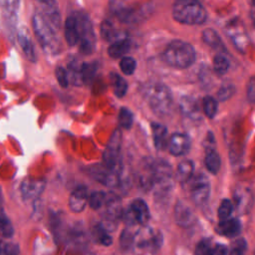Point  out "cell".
Wrapping results in <instances>:
<instances>
[{"instance_id": "obj_1", "label": "cell", "mask_w": 255, "mask_h": 255, "mask_svg": "<svg viewBox=\"0 0 255 255\" xmlns=\"http://www.w3.org/2000/svg\"><path fill=\"white\" fill-rule=\"evenodd\" d=\"M32 25L36 38L43 50L49 55H57L61 50V45L55 32V28L51 23L42 15V13L36 12L32 17Z\"/></svg>"}, {"instance_id": "obj_2", "label": "cell", "mask_w": 255, "mask_h": 255, "mask_svg": "<svg viewBox=\"0 0 255 255\" xmlns=\"http://www.w3.org/2000/svg\"><path fill=\"white\" fill-rule=\"evenodd\" d=\"M196 58L194 48L181 40L171 41L163 52V60L171 67L184 69L191 66Z\"/></svg>"}, {"instance_id": "obj_3", "label": "cell", "mask_w": 255, "mask_h": 255, "mask_svg": "<svg viewBox=\"0 0 255 255\" xmlns=\"http://www.w3.org/2000/svg\"><path fill=\"white\" fill-rule=\"evenodd\" d=\"M172 16L179 23L199 25L205 22L207 13L197 0H176L172 6Z\"/></svg>"}, {"instance_id": "obj_4", "label": "cell", "mask_w": 255, "mask_h": 255, "mask_svg": "<svg viewBox=\"0 0 255 255\" xmlns=\"http://www.w3.org/2000/svg\"><path fill=\"white\" fill-rule=\"evenodd\" d=\"M162 235L158 230L143 226L134 233L132 249L137 255L155 254L162 245Z\"/></svg>"}, {"instance_id": "obj_5", "label": "cell", "mask_w": 255, "mask_h": 255, "mask_svg": "<svg viewBox=\"0 0 255 255\" xmlns=\"http://www.w3.org/2000/svg\"><path fill=\"white\" fill-rule=\"evenodd\" d=\"M146 101L150 109L159 116L168 115L171 112L173 99L171 91L162 84H155L146 89Z\"/></svg>"}, {"instance_id": "obj_6", "label": "cell", "mask_w": 255, "mask_h": 255, "mask_svg": "<svg viewBox=\"0 0 255 255\" xmlns=\"http://www.w3.org/2000/svg\"><path fill=\"white\" fill-rule=\"evenodd\" d=\"M153 173V186L158 196H164L172 187L171 166L162 159L151 161Z\"/></svg>"}, {"instance_id": "obj_7", "label": "cell", "mask_w": 255, "mask_h": 255, "mask_svg": "<svg viewBox=\"0 0 255 255\" xmlns=\"http://www.w3.org/2000/svg\"><path fill=\"white\" fill-rule=\"evenodd\" d=\"M79 33V47L84 54H91L96 47V35L89 17L82 12L75 15Z\"/></svg>"}, {"instance_id": "obj_8", "label": "cell", "mask_w": 255, "mask_h": 255, "mask_svg": "<svg viewBox=\"0 0 255 255\" xmlns=\"http://www.w3.org/2000/svg\"><path fill=\"white\" fill-rule=\"evenodd\" d=\"M121 144L122 132L117 129L112 134L103 154L104 165L111 170H122Z\"/></svg>"}, {"instance_id": "obj_9", "label": "cell", "mask_w": 255, "mask_h": 255, "mask_svg": "<svg viewBox=\"0 0 255 255\" xmlns=\"http://www.w3.org/2000/svg\"><path fill=\"white\" fill-rule=\"evenodd\" d=\"M189 191L193 202L197 205L204 204L210 194V185L207 177L204 174L193 175L189 181Z\"/></svg>"}, {"instance_id": "obj_10", "label": "cell", "mask_w": 255, "mask_h": 255, "mask_svg": "<svg viewBox=\"0 0 255 255\" xmlns=\"http://www.w3.org/2000/svg\"><path fill=\"white\" fill-rule=\"evenodd\" d=\"M105 223L103 226L107 230H112L117 226L118 220L123 216V205L121 198L115 193H109L106 196Z\"/></svg>"}, {"instance_id": "obj_11", "label": "cell", "mask_w": 255, "mask_h": 255, "mask_svg": "<svg viewBox=\"0 0 255 255\" xmlns=\"http://www.w3.org/2000/svg\"><path fill=\"white\" fill-rule=\"evenodd\" d=\"M111 8L115 15L124 22L133 21L137 14V9L127 0H114L111 3Z\"/></svg>"}, {"instance_id": "obj_12", "label": "cell", "mask_w": 255, "mask_h": 255, "mask_svg": "<svg viewBox=\"0 0 255 255\" xmlns=\"http://www.w3.org/2000/svg\"><path fill=\"white\" fill-rule=\"evenodd\" d=\"M168 149L174 156H180L188 152L190 148V139L185 133L175 132L168 140Z\"/></svg>"}, {"instance_id": "obj_13", "label": "cell", "mask_w": 255, "mask_h": 255, "mask_svg": "<svg viewBox=\"0 0 255 255\" xmlns=\"http://www.w3.org/2000/svg\"><path fill=\"white\" fill-rule=\"evenodd\" d=\"M174 219L177 225L189 227L195 221V214L192 208L184 201H178L174 207Z\"/></svg>"}, {"instance_id": "obj_14", "label": "cell", "mask_w": 255, "mask_h": 255, "mask_svg": "<svg viewBox=\"0 0 255 255\" xmlns=\"http://www.w3.org/2000/svg\"><path fill=\"white\" fill-rule=\"evenodd\" d=\"M42 10V15L55 28H59L61 24V17L56 0H36Z\"/></svg>"}, {"instance_id": "obj_15", "label": "cell", "mask_w": 255, "mask_h": 255, "mask_svg": "<svg viewBox=\"0 0 255 255\" xmlns=\"http://www.w3.org/2000/svg\"><path fill=\"white\" fill-rule=\"evenodd\" d=\"M234 205L237 210L241 213L247 212L253 202V194L252 191L245 186H238L235 188L234 193Z\"/></svg>"}, {"instance_id": "obj_16", "label": "cell", "mask_w": 255, "mask_h": 255, "mask_svg": "<svg viewBox=\"0 0 255 255\" xmlns=\"http://www.w3.org/2000/svg\"><path fill=\"white\" fill-rule=\"evenodd\" d=\"M180 110L184 116L196 121L201 118V109L197 100L193 97L184 96L180 99L179 103Z\"/></svg>"}, {"instance_id": "obj_17", "label": "cell", "mask_w": 255, "mask_h": 255, "mask_svg": "<svg viewBox=\"0 0 255 255\" xmlns=\"http://www.w3.org/2000/svg\"><path fill=\"white\" fill-rule=\"evenodd\" d=\"M135 223L145 225L149 220V209L142 199H134L128 207Z\"/></svg>"}, {"instance_id": "obj_18", "label": "cell", "mask_w": 255, "mask_h": 255, "mask_svg": "<svg viewBox=\"0 0 255 255\" xmlns=\"http://www.w3.org/2000/svg\"><path fill=\"white\" fill-rule=\"evenodd\" d=\"M88 200H89V197H88L87 188L84 186H79L71 193V196L69 199V206L72 211L81 212L86 207Z\"/></svg>"}, {"instance_id": "obj_19", "label": "cell", "mask_w": 255, "mask_h": 255, "mask_svg": "<svg viewBox=\"0 0 255 255\" xmlns=\"http://www.w3.org/2000/svg\"><path fill=\"white\" fill-rule=\"evenodd\" d=\"M217 232L226 237H236L241 232L240 221L236 218H227L225 220H220Z\"/></svg>"}, {"instance_id": "obj_20", "label": "cell", "mask_w": 255, "mask_h": 255, "mask_svg": "<svg viewBox=\"0 0 255 255\" xmlns=\"http://www.w3.org/2000/svg\"><path fill=\"white\" fill-rule=\"evenodd\" d=\"M17 39H18V43H19L22 51L24 52L25 56L30 61L35 62L36 61V53H35V48L32 43V40L30 38L29 32L25 28L20 29L17 34Z\"/></svg>"}, {"instance_id": "obj_21", "label": "cell", "mask_w": 255, "mask_h": 255, "mask_svg": "<svg viewBox=\"0 0 255 255\" xmlns=\"http://www.w3.org/2000/svg\"><path fill=\"white\" fill-rule=\"evenodd\" d=\"M45 186V181L41 179H27L21 185V193L23 198L30 199L38 196Z\"/></svg>"}, {"instance_id": "obj_22", "label": "cell", "mask_w": 255, "mask_h": 255, "mask_svg": "<svg viewBox=\"0 0 255 255\" xmlns=\"http://www.w3.org/2000/svg\"><path fill=\"white\" fill-rule=\"evenodd\" d=\"M151 130L153 136V142L157 149H163L166 147L167 141V129L166 128L158 123L151 124Z\"/></svg>"}, {"instance_id": "obj_23", "label": "cell", "mask_w": 255, "mask_h": 255, "mask_svg": "<svg viewBox=\"0 0 255 255\" xmlns=\"http://www.w3.org/2000/svg\"><path fill=\"white\" fill-rule=\"evenodd\" d=\"M65 39L69 46H75L79 43V33L75 16H70L65 21Z\"/></svg>"}, {"instance_id": "obj_24", "label": "cell", "mask_w": 255, "mask_h": 255, "mask_svg": "<svg viewBox=\"0 0 255 255\" xmlns=\"http://www.w3.org/2000/svg\"><path fill=\"white\" fill-rule=\"evenodd\" d=\"M130 49V41L125 37L111 43L108 53L112 58H123Z\"/></svg>"}, {"instance_id": "obj_25", "label": "cell", "mask_w": 255, "mask_h": 255, "mask_svg": "<svg viewBox=\"0 0 255 255\" xmlns=\"http://www.w3.org/2000/svg\"><path fill=\"white\" fill-rule=\"evenodd\" d=\"M137 181L139 186L144 190H148L153 186V173L151 161L144 162L137 175Z\"/></svg>"}, {"instance_id": "obj_26", "label": "cell", "mask_w": 255, "mask_h": 255, "mask_svg": "<svg viewBox=\"0 0 255 255\" xmlns=\"http://www.w3.org/2000/svg\"><path fill=\"white\" fill-rule=\"evenodd\" d=\"M194 165L191 160L185 159L179 162L176 169V179L181 183H187L193 176Z\"/></svg>"}, {"instance_id": "obj_27", "label": "cell", "mask_w": 255, "mask_h": 255, "mask_svg": "<svg viewBox=\"0 0 255 255\" xmlns=\"http://www.w3.org/2000/svg\"><path fill=\"white\" fill-rule=\"evenodd\" d=\"M101 33H102L103 38L106 41H109L111 43H113L117 40H120L122 38H125V36H123L121 34V32L115 27V25L109 20L103 21L102 26H101Z\"/></svg>"}, {"instance_id": "obj_28", "label": "cell", "mask_w": 255, "mask_h": 255, "mask_svg": "<svg viewBox=\"0 0 255 255\" xmlns=\"http://www.w3.org/2000/svg\"><path fill=\"white\" fill-rule=\"evenodd\" d=\"M205 166L213 174H216L221 166V159L219 154L215 151L214 148H206L205 152Z\"/></svg>"}, {"instance_id": "obj_29", "label": "cell", "mask_w": 255, "mask_h": 255, "mask_svg": "<svg viewBox=\"0 0 255 255\" xmlns=\"http://www.w3.org/2000/svg\"><path fill=\"white\" fill-rule=\"evenodd\" d=\"M202 40L203 42L214 48L217 50H224V45L222 43L221 38L219 37V35L216 33V31H214L213 29H205L202 32Z\"/></svg>"}, {"instance_id": "obj_30", "label": "cell", "mask_w": 255, "mask_h": 255, "mask_svg": "<svg viewBox=\"0 0 255 255\" xmlns=\"http://www.w3.org/2000/svg\"><path fill=\"white\" fill-rule=\"evenodd\" d=\"M20 0H0V6L2 7L8 21L15 22L19 9Z\"/></svg>"}, {"instance_id": "obj_31", "label": "cell", "mask_w": 255, "mask_h": 255, "mask_svg": "<svg viewBox=\"0 0 255 255\" xmlns=\"http://www.w3.org/2000/svg\"><path fill=\"white\" fill-rule=\"evenodd\" d=\"M230 37L234 42V45L237 46L238 49H240L241 51H244L245 48L248 45V37L245 34L244 30H240L239 31V27L238 26H233L230 28Z\"/></svg>"}, {"instance_id": "obj_32", "label": "cell", "mask_w": 255, "mask_h": 255, "mask_svg": "<svg viewBox=\"0 0 255 255\" xmlns=\"http://www.w3.org/2000/svg\"><path fill=\"white\" fill-rule=\"evenodd\" d=\"M111 83L114 89V93L117 97L122 98L127 94L128 91V84L127 81L116 73L111 74Z\"/></svg>"}, {"instance_id": "obj_33", "label": "cell", "mask_w": 255, "mask_h": 255, "mask_svg": "<svg viewBox=\"0 0 255 255\" xmlns=\"http://www.w3.org/2000/svg\"><path fill=\"white\" fill-rule=\"evenodd\" d=\"M94 237L102 245L109 246L112 244V237L109 235L108 230L103 226V224H98L95 226L93 231Z\"/></svg>"}, {"instance_id": "obj_34", "label": "cell", "mask_w": 255, "mask_h": 255, "mask_svg": "<svg viewBox=\"0 0 255 255\" xmlns=\"http://www.w3.org/2000/svg\"><path fill=\"white\" fill-rule=\"evenodd\" d=\"M97 69H98V65L95 62L81 64V74H82L83 84L90 83L94 79Z\"/></svg>"}, {"instance_id": "obj_35", "label": "cell", "mask_w": 255, "mask_h": 255, "mask_svg": "<svg viewBox=\"0 0 255 255\" xmlns=\"http://www.w3.org/2000/svg\"><path fill=\"white\" fill-rule=\"evenodd\" d=\"M229 60L222 54H217L213 58V69L218 75L225 74L229 69Z\"/></svg>"}, {"instance_id": "obj_36", "label": "cell", "mask_w": 255, "mask_h": 255, "mask_svg": "<svg viewBox=\"0 0 255 255\" xmlns=\"http://www.w3.org/2000/svg\"><path fill=\"white\" fill-rule=\"evenodd\" d=\"M202 108L205 116L208 117L209 119H212L214 118L217 112V101L214 98L207 96L203 99Z\"/></svg>"}, {"instance_id": "obj_37", "label": "cell", "mask_w": 255, "mask_h": 255, "mask_svg": "<svg viewBox=\"0 0 255 255\" xmlns=\"http://www.w3.org/2000/svg\"><path fill=\"white\" fill-rule=\"evenodd\" d=\"M214 245L215 244L212 242L211 239L204 238L200 240L196 245L194 250V255H210Z\"/></svg>"}, {"instance_id": "obj_38", "label": "cell", "mask_w": 255, "mask_h": 255, "mask_svg": "<svg viewBox=\"0 0 255 255\" xmlns=\"http://www.w3.org/2000/svg\"><path fill=\"white\" fill-rule=\"evenodd\" d=\"M233 211V203L229 199H223L218 207V218L219 220H225L227 218H230V215Z\"/></svg>"}, {"instance_id": "obj_39", "label": "cell", "mask_w": 255, "mask_h": 255, "mask_svg": "<svg viewBox=\"0 0 255 255\" xmlns=\"http://www.w3.org/2000/svg\"><path fill=\"white\" fill-rule=\"evenodd\" d=\"M120 67L125 75H131L136 69V62L131 57H123L120 62Z\"/></svg>"}, {"instance_id": "obj_40", "label": "cell", "mask_w": 255, "mask_h": 255, "mask_svg": "<svg viewBox=\"0 0 255 255\" xmlns=\"http://www.w3.org/2000/svg\"><path fill=\"white\" fill-rule=\"evenodd\" d=\"M106 196L107 194L102 191H95L89 197L88 202L93 209H100L103 205H105Z\"/></svg>"}, {"instance_id": "obj_41", "label": "cell", "mask_w": 255, "mask_h": 255, "mask_svg": "<svg viewBox=\"0 0 255 255\" xmlns=\"http://www.w3.org/2000/svg\"><path fill=\"white\" fill-rule=\"evenodd\" d=\"M132 121H133V117L131 112L127 109V108H122L119 114V122L120 125L124 128H130L131 125H132Z\"/></svg>"}, {"instance_id": "obj_42", "label": "cell", "mask_w": 255, "mask_h": 255, "mask_svg": "<svg viewBox=\"0 0 255 255\" xmlns=\"http://www.w3.org/2000/svg\"><path fill=\"white\" fill-rule=\"evenodd\" d=\"M247 245L244 239H237L231 243L230 255H244Z\"/></svg>"}, {"instance_id": "obj_43", "label": "cell", "mask_w": 255, "mask_h": 255, "mask_svg": "<svg viewBox=\"0 0 255 255\" xmlns=\"http://www.w3.org/2000/svg\"><path fill=\"white\" fill-rule=\"evenodd\" d=\"M133 236L134 234L131 233V231L128 228H126L122 235H121V246L123 247V249L127 250L132 247V242H133Z\"/></svg>"}, {"instance_id": "obj_44", "label": "cell", "mask_w": 255, "mask_h": 255, "mask_svg": "<svg viewBox=\"0 0 255 255\" xmlns=\"http://www.w3.org/2000/svg\"><path fill=\"white\" fill-rule=\"evenodd\" d=\"M12 234H13L12 225L3 214H0V235L4 237H9Z\"/></svg>"}, {"instance_id": "obj_45", "label": "cell", "mask_w": 255, "mask_h": 255, "mask_svg": "<svg viewBox=\"0 0 255 255\" xmlns=\"http://www.w3.org/2000/svg\"><path fill=\"white\" fill-rule=\"evenodd\" d=\"M234 92H235V88L232 85L230 84L223 85L217 93V99L220 101H226L233 96Z\"/></svg>"}, {"instance_id": "obj_46", "label": "cell", "mask_w": 255, "mask_h": 255, "mask_svg": "<svg viewBox=\"0 0 255 255\" xmlns=\"http://www.w3.org/2000/svg\"><path fill=\"white\" fill-rule=\"evenodd\" d=\"M56 78L59 82V84L62 87H67L69 84V76H68V71L63 68V67H58L55 71Z\"/></svg>"}, {"instance_id": "obj_47", "label": "cell", "mask_w": 255, "mask_h": 255, "mask_svg": "<svg viewBox=\"0 0 255 255\" xmlns=\"http://www.w3.org/2000/svg\"><path fill=\"white\" fill-rule=\"evenodd\" d=\"M247 98L250 102L255 103V78L251 79L247 86Z\"/></svg>"}, {"instance_id": "obj_48", "label": "cell", "mask_w": 255, "mask_h": 255, "mask_svg": "<svg viewBox=\"0 0 255 255\" xmlns=\"http://www.w3.org/2000/svg\"><path fill=\"white\" fill-rule=\"evenodd\" d=\"M227 248L225 245L222 244H215L210 255H227Z\"/></svg>"}]
</instances>
